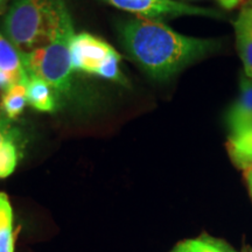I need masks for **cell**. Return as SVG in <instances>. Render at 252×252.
Here are the masks:
<instances>
[{"label": "cell", "instance_id": "3957f363", "mask_svg": "<svg viewBox=\"0 0 252 252\" xmlns=\"http://www.w3.org/2000/svg\"><path fill=\"white\" fill-rule=\"evenodd\" d=\"M75 34L72 19L69 18L49 45L20 54L28 77L35 76L47 82L56 91L59 98L71 93L74 69L70 45Z\"/></svg>", "mask_w": 252, "mask_h": 252}, {"label": "cell", "instance_id": "ba28073f", "mask_svg": "<svg viewBox=\"0 0 252 252\" xmlns=\"http://www.w3.org/2000/svg\"><path fill=\"white\" fill-rule=\"evenodd\" d=\"M0 68L7 75L11 84H27L28 74L23 64L20 52L0 32Z\"/></svg>", "mask_w": 252, "mask_h": 252}, {"label": "cell", "instance_id": "ac0fdd59", "mask_svg": "<svg viewBox=\"0 0 252 252\" xmlns=\"http://www.w3.org/2000/svg\"><path fill=\"white\" fill-rule=\"evenodd\" d=\"M244 179L245 182H247L249 191H250V195L252 197V168H248L244 171Z\"/></svg>", "mask_w": 252, "mask_h": 252}, {"label": "cell", "instance_id": "7402d4cb", "mask_svg": "<svg viewBox=\"0 0 252 252\" xmlns=\"http://www.w3.org/2000/svg\"><path fill=\"white\" fill-rule=\"evenodd\" d=\"M250 168H252V166H251V167H250Z\"/></svg>", "mask_w": 252, "mask_h": 252}, {"label": "cell", "instance_id": "9c48e42d", "mask_svg": "<svg viewBox=\"0 0 252 252\" xmlns=\"http://www.w3.org/2000/svg\"><path fill=\"white\" fill-rule=\"evenodd\" d=\"M27 103L41 112H53L58 106L59 96L47 82L39 77L31 76L26 84Z\"/></svg>", "mask_w": 252, "mask_h": 252}, {"label": "cell", "instance_id": "8992f818", "mask_svg": "<svg viewBox=\"0 0 252 252\" xmlns=\"http://www.w3.org/2000/svg\"><path fill=\"white\" fill-rule=\"evenodd\" d=\"M225 123L234 137L252 125V78L242 75L239 81V94L225 116Z\"/></svg>", "mask_w": 252, "mask_h": 252}, {"label": "cell", "instance_id": "5bb4252c", "mask_svg": "<svg viewBox=\"0 0 252 252\" xmlns=\"http://www.w3.org/2000/svg\"><path fill=\"white\" fill-rule=\"evenodd\" d=\"M184 243L190 252H236L224 242L204 235L197 238L187 239Z\"/></svg>", "mask_w": 252, "mask_h": 252}, {"label": "cell", "instance_id": "9a60e30c", "mask_svg": "<svg viewBox=\"0 0 252 252\" xmlns=\"http://www.w3.org/2000/svg\"><path fill=\"white\" fill-rule=\"evenodd\" d=\"M11 122L12 121H9L5 116H0V147L12 135H14L17 132H19L18 128H15Z\"/></svg>", "mask_w": 252, "mask_h": 252}, {"label": "cell", "instance_id": "7c38bea8", "mask_svg": "<svg viewBox=\"0 0 252 252\" xmlns=\"http://www.w3.org/2000/svg\"><path fill=\"white\" fill-rule=\"evenodd\" d=\"M0 252H14L13 210L5 193H0Z\"/></svg>", "mask_w": 252, "mask_h": 252}, {"label": "cell", "instance_id": "ffe728a7", "mask_svg": "<svg viewBox=\"0 0 252 252\" xmlns=\"http://www.w3.org/2000/svg\"><path fill=\"white\" fill-rule=\"evenodd\" d=\"M8 0H0V14H4L7 7Z\"/></svg>", "mask_w": 252, "mask_h": 252}, {"label": "cell", "instance_id": "5b68a950", "mask_svg": "<svg viewBox=\"0 0 252 252\" xmlns=\"http://www.w3.org/2000/svg\"><path fill=\"white\" fill-rule=\"evenodd\" d=\"M104 1L123 11L137 14V17L160 21L166 18H176L182 15H198V17L215 19L224 18V15L216 9L197 7L178 0H104Z\"/></svg>", "mask_w": 252, "mask_h": 252}, {"label": "cell", "instance_id": "30bf717a", "mask_svg": "<svg viewBox=\"0 0 252 252\" xmlns=\"http://www.w3.org/2000/svg\"><path fill=\"white\" fill-rule=\"evenodd\" d=\"M27 104L26 84L17 83L9 86L0 94V111L9 121L17 119L24 112Z\"/></svg>", "mask_w": 252, "mask_h": 252}, {"label": "cell", "instance_id": "52a82bcc", "mask_svg": "<svg viewBox=\"0 0 252 252\" xmlns=\"http://www.w3.org/2000/svg\"><path fill=\"white\" fill-rule=\"evenodd\" d=\"M236 45L244 65V75L252 78V15L247 5L234 23Z\"/></svg>", "mask_w": 252, "mask_h": 252}, {"label": "cell", "instance_id": "e0dca14e", "mask_svg": "<svg viewBox=\"0 0 252 252\" xmlns=\"http://www.w3.org/2000/svg\"><path fill=\"white\" fill-rule=\"evenodd\" d=\"M9 86H12V84L11 82H9L8 76L1 70V68H0V90L4 91L5 89H7Z\"/></svg>", "mask_w": 252, "mask_h": 252}, {"label": "cell", "instance_id": "d6986e66", "mask_svg": "<svg viewBox=\"0 0 252 252\" xmlns=\"http://www.w3.org/2000/svg\"><path fill=\"white\" fill-rule=\"evenodd\" d=\"M172 252H190V251H189V249L186 247L184 242H182V243L176 245V247L174 248V250H173Z\"/></svg>", "mask_w": 252, "mask_h": 252}, {"label": "cell", "instance_id": "277c9868", "mask_svg": "<svg viewBox=\"0 0 252 252\" xmlns=\"http://www.w3.org/2000/svg\"><path fill=\"white\" fill-rule=\"evenodd\" d=\"M70 54L74 70L117 82L123 86L128 84L121 70L122 56L100 37L87 32L75 34Z\"/></svg>", "mask_w": 252, "mask_h": 252}, {"label": "cell", "instance_id": "44dd1931", "mask_svg": "<svg viewBox=\"0 0 252 252\" xmlns=\"http://www.w3.org/2000/svg\"><path fill=\"white\" fill-rule=\"evenodd\" d=\"M248 6H249V9H250V12H251V15H252V2H251V4H249Z\"/></svg>", "mask_w": 252, "mask_h": 252}, {"label": "cell", "instance_id": "8fae6325", "mask_svg": "<svg viewBox=\"0 0 252 252\" xmlns=\"http://www.w3.org/2000/svg\"><path fill=\"white\" fill-rule=\"evenodd\" d=\"M228 151L236 166L243 171L252 166V125L234 137H229Z\"/></svg>", "mask_w": 252, "mask_h": 252}, {"label": "cell", "instance_id": "4fadbf2b", "mask_svg": "<svg viewBox=\"0 0 252 252\" xmlns=\"http://www.w3.org/2000/svg\"><path fill=\"white\" fill-rule=\"evenodd\" d=\"M20 138V132H17L0 147V179L11 175L18 165L21 156Z\"/></svg>", "mask_w": 252, "mask_h": 252}, {"label": "cell", "instance_id": "6da1fadb", "mask_svg": "<svg viewBox=\"0 0 252 252\" xmlns=\"http://www.w3.org/2000/svg\"><path fill=\"white\" fill-rule=\"evenodd\" d=\"M119 32L130 58L157 81L169 80L220 47V40L182 35L162 21L143 17L126 20Z\"/></svg>", "mask_w": 252, "mask_h": 252}, {"label": "cell", "instance_id": "2e32d148", "mask_svg": "<svg viewBox=\"0 0 252 252\" xmlns=\"http://www.w3.org/2000/svg\"><path fill=\"white\" fill-rule=\"evenodd\" d=\"M219 4L222 6L223 8L225 9H232L235 8L236 6H238L239 4L243 2V0H216Z\"/></svg>", "mask_w": 252, "mask_h": 252}, {"label": "cell", "instance_id": "7a4b0ae2", "mask_svg": "<svg viewBox=\"0 0 252 252\" xmlns=\"http://www.w3.org/2000/svg\"><path fill=\"white\" fill-rule=\"evenodd\" d=\"M69 18L64 0H14L1 28L20 54H27L49 45Z\"/></svg>", "mask_w": 252, "mask_h": 252}]
</instances>
